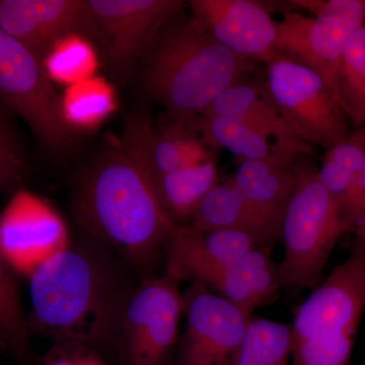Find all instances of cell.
<instances>
[{"instance_id":"cell-1","label":"cell","mask_w":365,"mask_h":365,"mask_svg":"<svg viewBox=\"0 0 365 365\" xmlns=\"http://www.w3.org/2000/svg\"><path fill=\"white\" fill-rule=\"evenodd\" d=\"M31 337L76 343L100 353L139 279L119 257L81 234L31 274Z\"/></svg>"},{"instance_id":"cell-2","label":"cell","mask_w":365,"mask_h":365,"mask_svg":"<svg viewBox=\"0 0 365 365\" xmlns=\"http://www.w3.org/2000/svg\"><path fill=\"white\" fill-rule=\"evenodd\" d=\"M81 232L119 257L139 279L155 275L176 223L162 207L148 172L112 141L81 175L72 196Z\"/></svg>"},{"instance_id":"cell-3","label":"cell","mask_w":365,"mask_h":365,"mask_svg":"<svg viewBox=\"0 0 365 365\" xmlns=\"http://www.w3.org/2000/svg\"><path fill=\"white\" fill-rule=\"evenodd\" d=\"M144 66L148 95L173 120H193L223 91L249 81L256 62L230 51L186 9L160 29Z\"/></svg>"},{"instance_id":"cell-4","label":"cell","mask_w":365,"mask_h":365,"mask_svg":"<svg viewBox=\"0 0 365 365\" xmlns=\"http://www.w3.org/2000/svg\"><path fill=\"white\" fill-rule=\"evenodd\" d=\"M365 309V253L334 268L297 309L290 365H349Z\"/></svg>"},{"instance_id":"cell-5","label":"cell","mask_w":365,"mask_h":365,"mask_svg":"<svg viewBox=\"0 0 365 365\" xmlns=\"http://www.w3.org/2000/svg\"><path fill=\"white\" fill-rule=\"evenodd\" d=\"M345 232L337 201L322 184L309 155H302L281 222L280 241L284 247L279 263L281 287L292 292L316 287L334 247Z\"/></svg>"},{"instance_id":"cell-6","label":"cell","mask_w":365,"mask_h":365,"mask_svg":"<svg viewBox=\"0 0 365 365\" xmlns=\"http://www.w3.org/2000/svg\"><path fill=\"white\" fill-rule=\"evenodd\" d=\"M184 299L163 272L143 278L125 300L100 354L109 365H175Z\"/></svg>"},{"instance_id":"cell-7","label":"cell","mask_w":365,"mask_h":365,"mask_svg":"<svg viewBox=\"0 0 365 365\" xmlns=\"http://www.w3.org/2000/svg\"><path fill=\"white\" fill-rule=\"evenodd\" d=\"M0 98L52 153L71 150L76 130L66 123L61 97L42 59L0 29Z\"/></svg>"},{"instance_id":"cell-8","label":"cell","mask_w":365,"mask_h":365,"mask_svg":"<svg viewBox=\"0 0 365 365\" xmlns=\"http://www.w3.org/2000/svg\"><path fill=\"white\" fill-rule=\"evenodd\" d=\"M264 91L300 140L328 150L352 130L334 91L317 72L285 57L266 64Z\"/></svg>"},{"instance_id":"cell-9","label":"cell","mask_w":365,"mask_h":365,"mask_svg":"<svg viewBox=\"0 0 365 365\" xmlns=\"http://www.w3.org/2000/svg\"><path fill=\"white\" fill-rule=\"evenodd\" d=\"M289 4L314 16L284 14L277 23L278 54L317 72L333 90L346 43L365 24V0H292Z\"/></svg>"},{"instance_id":"cell-10","label":"cell","mask_w":365,"mask_h":365,"mask_svg":"<svg viewBox=\"0 0 365 365\" xmlns=\"http://www.w3.org/2000/svg\"><path fill=\"white\" fill-rule=\"evenodd\" d=\"M98 43L110 71L121 78L143 57L165 24L187 9L182 0H88Z\"/></svg>"},{"instance_id":"cell-11","label":"cell","mask_w":365,"mask_h":365,"mask_svg":"<svg viewBox=\"0 0 365 365\" xmlns=\"http://www.w3.org/2000/svg\"><path fill=\"white\" fill-rule=\"evenodd\" d=\"M182 299L186 326L175 365H235L253 314L198 283Z\"/></svg>"},{"instance_id":"cell-12","label":"cell","mask_w":365,"mask_h":365,"mask_svg":"<svg viewBox=\"0 0 365 365\" xmlns=\"http://www.w3.org/2000/svg\"><path fill=\"white\" fill-rule=\"evenodd\" d=\"M71 237L56 210L28 190H18L0 215V251L16 274L28 278Z\"/></svg>"},{"instance_id":"cell-13","label":"cell","mask_w":365,"mask_h":365,"mask_svg":"<svg viewBox=\"0 0 365 365\" xmlns=\"http://www.w3.org/2000/svg\"><path fill=\"white\" fill-rule=\"evenodd\" d=\"M198 25L235 54L267 64L279 56L277 23L265 4L255 0H189Z\"/></svg>"},{"instance_id":"cell-14","label":"cell","mask_w":365,"mask_h":365,"mask_svg":"<svg viewBox=\"0 0 365 365\" xmlns=\"http://www.w3.org/2000/svg\"><path fill=\"white\" fill-rule=\"evenodd\" d=\"M0 29L41 59L71 34L93 40L88 0H0Z\"/></svg>"},{"instance_id":"cell-15","label":"cell","mask_w":365,"mask_h":365,"mask_svg":"<svg viewBox=\"0 0 365 365\" xmlns=\"http://www.w3.org/2000/svg\"><path fill=\"white\" fill-rule=\"evenodd\" d=\"M198 134L194 119L173 120L155 128L145 115L135 114L127 120L119 140L127 155L155 181L165 173L215 158V150Z\"/></svg>"},{"instance_id":"cell-16","label":"cell","mask_w":365,"mask_h":365,"mask_svg":"<svg viewBox=\"0 0 365 365\" xmlns=\"http://www.w3.org/2000/svg\"><path fill=\"white\" fill-rule=\"evenodd\" d=\"M263 246L253 235L235 230L199 232L176 225L163 250L165 272L175 279L199 283L208 274Z\"/></svg>"},{"instance_id":"cell-17","label":"cell","mask_w":365,"mask_h":365,"mask_svg":"<svg viewBox=\"0 0 365 365\" xmlns=\"http://www.w3.org/2000/svg\"><path fill=\"white\" fill-rule=\"evenodd\" d=\"M312 153L313 148L304 141H275L267 157L242 163L230 181L281 232L294 192L297 163L300 157Z\"/></svg>"},{"instance_id":"cell-18","label":"cell","mask_w":365,"mask_h":365,"mask_svg":"<svg viewBox=\"0 0 365 365\" xmlns=\"http://www.w3.org/2000/svg\"><path fill=\"white\" fill-rule=\"evenodd\" d=\"M198 284L253 314L267 304L281 287L279 264L270 247H259L222 269L208 274Z\"/></svg>"},{"instance_id":"cell-19","label":"cell","mask_w":365,"mask_h":365,"mask_svg":"<svg viewBox=\"0 0 365 365\" xmlns=\"http://www.w3.org/2000/svg\"><path fill=\"white\" fill-rule=\"evenodd\" d=\"M189 225L199 232H246L266 247L280 241L279 228L257 210L230 180L218 184L209 192L192 216Z\"/></svg>"},{"instance_id":"cell-20","label":"cell","mask_w":365,"mask_h":365,"mask_svg":"<svg viewBox=\"0 0 365 365\" xmlns=\"http://www.w3.org/2000/svg\"><path fill=\"white\" fill-rule=\"evenodd\" d=\"M201 114L234 118L266 138L274 137L276 141H302L281 116L263 86L249 81L223 91Z\"/></svg>"},{"instance_id":"cell-21","label":"cell","mask_w":365,"mask_h":365,"mask_svg":"<svg viewBox=\"0 0 365 365\" xmlns=\"http://www.w3.org/2000/svg\"><path fill=\"white\" fill-rule=\"evenodd\" d=\"M155 191L162 207L176 225L191 220L209 192L220 184L215 158L155 178Z\"/></svg>"},{"instance_id":"cell-22","label":"cell","mask_w":365,"mask_h":365,"mask_svg":"<svg viewBox=\"0 0 365 365\" xmlns=\"http://www.w3.org/2000/svg\"><path fill=\"white\" fill-rule=\"evenodd\" d=\"M16 276L0 251V352L16 365H42L31 342Z\"/></svg>"},{"instance_id":"cell-23","label":"cell","mask_w":365,"mask_h":365,"mask_svg":"<svg viewBox=\"0 0 365 365\" xmlns=\"http://www.w3.org/2000/svg\"><path fill=\"white\" fill-rule=\"evenodd\" d=\"M333 91L352 129L365 125V24L346 43Z\"/></svg>"},{"instance_id":"cell-24","label":"cell","mask_w":365,"mask_h":365,"mask_svg":"<svg viewBox=\"0 0 365 365\" xmlns=\"http://www.w3.org/2000/svg\"><path fill=\"white\" fill-rule=\"evenodd\" d=\"M365 163V125L352 129L344 139L327 150L318 175L340 209L349 198L357 175Z\"/></svg>"},{"instance_id":"cell-25","label":"cell","mask_w":365,"mask_h":365,"mask_svg":"<svg viewBox=\"0 0 365 365\" xmlns=\"http://www.w3.org/2000/svg\"><path fill=\"white\" fill-rule=\"evenodd\" d=\"M194 126L208 146L227 148L241 163L266 158L272 148L268 138L234 118L201 114L194 119Z\"/></svg>"},{"instance_id":"cell-26","label":"cell","mask_w":365,"mask_h":365,"mask_svg":"<svg viewBox=\"0 0 365 365\" xmlns=\"http://www.w3.org/2000/svg\"><path fill=\"white\" fill-rule=\"evenodd\" d=\"M61 107L66 123L73 130L91 129L116 110V96L106 79L93 76L67 86Z\"/></svg>"},{"instance_id":"cell-27","label":"cell","mask_w":365,"mask_h":365,"mask_svg":"<svg viewBox=\"0 0 365 365\" xmlns=\"http://www.w3.org/2000/svg\"><path fill=\"white\" fill-rule=\"evenodd\" d=\"M292 328L272 319H250L235 365H290Z\"/></svg>"},{"instance_id":"cell-28","label":"cell","mask_w":365,"mask_h":365,"mask_svg":"<svg viewBox=\"0 0 365 365\" xmlns=\"http://www.w3.org/2000/svg\"><path fill=\"white\" fill-rule=\"evenodd\" d=\"M42 61L50 81L69 86L95 76L98 55L90 39L71 34L57 41Z\"/></svg>"},{"instance_id":"cell-29","label":"cell","mask_w":365,"mask_h":365,"mask_svg":"<svg viewBox=\"0 0 365 365\" xmlns=\"http://www.w3.org/2000/svg\"><path fill=\"white\" fill-rule=\"evenodd\" d=\"M25 173L21 143L4 113L0 112V192L14 187Z\"/></svg>"},{"instance_id":"cell-30","label":"cell","mask_w":365,"mask_h":365,"mask_svg":"<svg viewBox=\"0 0 365 365\" xmlns=\"http://www.w3.org/2000/svg\"><path fill=\"white\" fill-rule=\"evenodd\" d=\"M42 365H109L104 357L88 346L76 343L52 344L42 357Z\"/></svg>"}]
</instances>
